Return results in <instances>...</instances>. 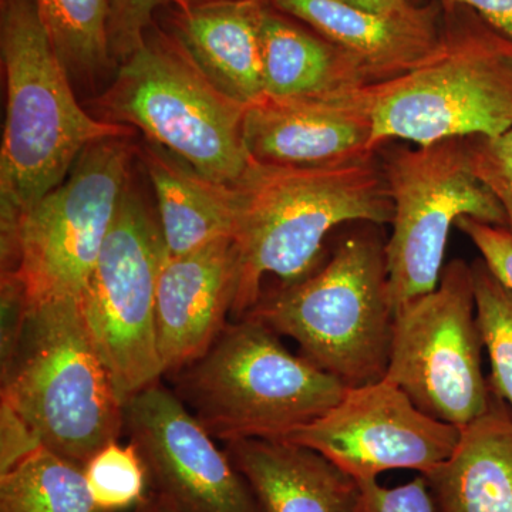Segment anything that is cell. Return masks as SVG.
<instances>
[{
	"instance_id": "d4e9b609",
	"label": "cell",
	"mask_w": 512,
	"mask_h": 512,
	"mask_svg": "<svg viewBox=\"0 0 512 512\" xmlns=\"http://www.w3.org/2000/svg\"><path fill=\"white\" fill-rule=\"evenodd\" d=\"M83 473L94 503L107 512L136 508L151 490L146 464L133 443L117 440L100 448Z\"/></svg>"
},
{
	"instance_id": "484cf974",
	"label": "cell",
	"mask_w": 512,
	"mask_h": 512,
	"mask_svg": "<svg viewBox=\"0 0 512 512\" xmlns=\"http://www.w3.org/2000/svg\"><path fill=\"white\" fill-rule=\"evenodd\" d=\"M471 171L497 198L512 234V128L500 136L464 138Z\"/></svg>"
},
{
	"instance_id": "ac0fdd59",
	"label": "cell",
	"mask_w": 512,
	"mask_h": 512,
	"mask_svg": "<svg viewBox=\"0 0 512 512\" xmlns=\"http://www.w3.org/2000/svg\"><path fill=\"white\" fill-rule=\"evenodd\" d=\"M248 481L261 512H355V478L312 448L275 440H239L225 446Z\"/></svg>"
},
{
	"instance_id": "ba28073f",
	"label": "cell",
	"mask_w": 512,
	"mask_h": 512,
	"mask_svg": "<svg viewBox=\"0 0 512 512\" xmlns=\"http://www.w3.org/2000/svg\"><path fill=\"white\" fill-rule=\"evenodd\" d=\"M379 156L393 202L386 262L396 312L437 288L448 235L460 218L507 228V217L471 171L464 138L414 148L383 147Z\"/></svg>"
},
{
	"instance_id": "d6a6232c",
	"label": "cell",
	"mask_w": 512,
	"mask_h": 512,
	"mask_svg": "<svg viewBox=\"0 0 512 512\" xmlns=\"http://www.w3.org/2000/svg\"><path fill=\"white\" fill-rule=\"evenodd\" d=\"M134 512H181L167 497L150 490L147 497L134 508Z\"/></svg>"
},
{
	"instance_id": "9a60e30c",
	"label": "cell",
	"mask_w": 512,
	"mask_h": 512,
	"mask_svg": "<svg viewBox=\"0 0 512 512\" xmlns=\"http://www.w3.org/2000/svg\"><path fill=\"white\" fill-rule=\"evenodd\" d=\"M232 238L188 254L165 256L158 275L157 345L163 377L204 355L229 322L237 292Z\"/></svg>"
},
{
	"instance_id": "cb8c5ba5",
	"label": "cell",
	"mask_w": 512,
	"mask_h": 512,
	"mask_svg": "<svg viewBox=\"0 0 512 512\" xmlns=\"http://www.w3.org/2000/svg\"><path fill=\"white\" fill-rule=\"evenodd\" d=\"M471 265L476 315L491 363V387L512 410V292L483 258Z\"/></svg>"
},
{
	"instance_id": "836d02e7",
	"label": "cell",
	"mask_w": 512,
	"mask_h": 512,
	"mask_svg": "<svg viewBox=\"0 0 512 512\" xmlns=\"http://www.w3.org/2000/svg\"><path fill=\"white\" fill-rule=\"evenodd\" d=\"M185 5L195 6L204 5V3H215V2H248V0H184ZM251 2L271 3L272 0H251Z\"/></svg>"
},
{
	"instance_id": "7402d4cb",
	"label": "cell",
	"mask_w": 512,
	"mask_h": 512,
	"mask_svg": "<svg viewBox=\"0 0 512 512\" xmlns=\"http://www.w3.org/2000/svg\"><path fill=\"white\" fill-rule=\"evenodd\" d=\"M0 512H107L94 503L83 467L40 447L0 476Z\"/></svg>"
},
{
	"instance_id": "2e32d148",
	"label": "cell",
	"mask_w": 512,
	"mask_h": 512,
	"mask_svg": "<svg viewBox=\"0 0 512 512\" xmlns=\"http://www.w3.org/2000/svg\"><path fill=\"white\" fill-rule=\"evenodd\" d=\"M286 15L340 47L359 67L367 86L396 79L412 70L439 42L443 6L379 13L342 0H272Z\"/></svg>"
},
{
	"instance_id": "3957f363",
	"label": "cell",
	"mask_w": 512,
	"mask_h": 512,
	"mask_svg": "<svg viewBox=\"0 0 512 512\" xmlns=\"http://www.w3.org/2000/svg\"><path fill=\"white\" fill-rule=\"evenodd\" d=\"M375 147L500 136L512 128V36L467 6L443 8L439 42L409 72L357 89Z\"/></svg>"
},
{
	"instance_id": "5bb4252c",
	"label": "cell",
	"mask_w": 512,
	"mask_h": 512,
	"mask_svg": "<svg viewBox=\"0 0 512 512\" xmlns=\"http://www.w3.org/2000/svg\"><path fill=\"white\" fill-rule=\"evenodd\" d=\"M244 137L254 163L275 167H326L379 153L357 89L332 99L265 96L248 107Z\"/></svg>"
},
{
	"instance_id": "f1b7e54d",
	"label": "cell",
	"mask_w": 512,
	"mask_h": 512,
	"mask_svg": "<svg viewBox=\"0 0 512 512\" xmlns=\"http://www.w3.org/2000/svg\"><path fill=\"white\" fill-rule=\"evenodd\" d=\"M456 227L470 238L488 268L512 292V234L504 227L485 224L471 217L460 218Z\"/></svg>"
},
{
	"instance_id": "5b68a950",
	"label": "cell",
	"mask_w": 512,
	"mask_h": 512,
	"mask_svg": "<svg viewBox=\"0 0 512 512\" xmlns=\"http://www.w3.org/2000/svg\"><path fill=\"white\" fill-rule=\"evenodd\" d=\"M173 392L215 440L284 441L336 406L346 387L293 355L249 316L229 320L210 349L170 377Z\"/></svg>"
},
{
	"instance_id": "ffe728a7",
	"label": "cell",
	"mask_w": 512,
	"mask_h": 512,
	"mask_svg": "<svg viewBox=\"0 0 512 512\" xmlns=\"http://www.w3.org/2000/svg\"><path fill=\"white\" fill-rule=\"evenodd\" d=\"M140 160L156 192L158 221L168 258L188 254L221 238L234 237L235 187L204 175L165 148L146 141Z\"/></svg>"
},
{
	"instance_id": "603a6c76",
	"label": "cell",
	"mask_w": 512,
	"mask_h": 512,
	"mask_svg": "<svg viewBox=\"0 0 512 512\" xmlns=\"http://www.w3.org/2000/svg\"><path fill=\"white\" fill-rule=\"evenodd\" d=\"M36 5L70 77L94 83L116 72L107 40L109 0H36Z\"/></svg>"
},
{
	"instance_id": "52a82bcc",
	"label": "cell",
	"mask_w": 512,
	"mask_h": 512,
	"mask_svg": "<svg viewBox=\"0 0 512 512\" xmlns=\"http://www.w3.org/2000/svg\"><path fill=\"white\" fill-rule=\"evenodd\" d=\"M94 103L101 120L138 128L215 183L235 187L252 163L244 137L249 106L218 90L157 25Z\"/></svg>"
},
{
	"instance_id": "44dd1931",
	"label": "cell",
	"mask_w": 512,
	"mask_h": 512,
	"mask_svg": "<svg viewBox=\"0 0 512 512\" xmlns=\"http://www.w3.org/2000/svg\"><path fill=\"white\" fill-rule=\"evenodd\" d=\"M265 96L318 100L367 86L356 63L301 20L266 3L261 18Z\"/></svg>"
},
{
	"instance_id": "7c38bea8",
	"label": "cell",
	"mask_w": 512,
	"mask_h": 512,
	"mask_svg": "<svg viewBox=\"0 0 512 512\" xmlns=\"http://www.w3.org/2000/svg\"><path fill=\"white\" fill-rule=\"evenodd\" d=\"M461 429L427 416L383 379L346 389L340 402L288 439L318 451L356 481L386 471L430 473L453 456Z\"/></svg>"
},
{
	"instance_id": "30bf717a",
	"label": "cell",
	"mask_w": 512,
	"mask_h": 512,
	"mask_svg": "<svg viewBox=\"0 0 512 512\" xmlns=\"http://www.w3.org/2000/svg\"><path fill=\"white\" fill-rule=\"evenodd\" d=\"M133 146L101 141L76 161L56 190L26 215L12 274L29 308L82 298L121 198L130 184Z\"/></svg>"
},
{
	"instance_id": "8fae6325",
	"label": "cell",
	"mask_w": 512,
	"mask_h": 512,
	"mask_svg": "<svg viewBox=\"0 0 512 512\" xmlns=\"http://www.w3.org/2000/svg\"><path fill=\"white\" fill-rule=\"evenodd\" d=\"M165 256L160 221L130 183L80 298L94 346L124 402L163 377L156 302Z\"/></svg>"
},
{
	"instance_id": "9c48e42d",
	"label": "cell",
	"mask_w": 512,
	"mask_h": 512,
	"mask_svg": "<svg viewBox=\"0 0 512 512\" xmlns=\"http://www.w3.org/2000/svg\"><path fill=\"white\" fill-rule=\"evenodd\" d=\"M483 349L471 265L454 259L433 292L394 312L384 379L427 416L463 429L487 413L493 399Z\"/></svg>"
},
{
	"instance_id": "8992f818",
	"label": "cell",
	"mask_w": 512,
	"mask_h": 512,
	"mask_svg": "<svg viewBox=\"0 0 512 512\" xmlns=\"http://www.w3.org/2000/svg\"><path fill=\"white\" fill-rule=\"evenodd\" d=\"M0 396L43 447L80 467L126 433V402L94 346L80 299L29 308L2 369Z\"/></svg>"
},
{
	"instance_id": "7a4b0ae2",
	"label": "cell",
	"mask_w": 512,
	"mask_h": 512,
	"mask_svg": "<svg viewBox=\"0 0 512 512\" xmlns=\"http://www.w3.org/2000/svg\"><path fill=\"white\" fill-rule=\"evenodd\" d=\"M235 191L234 319L244 318L258 302L265 276L295 284L320 268L328 258L323 242L333 229L393 220L379 153L326 167H275L252 161Z\"/></svg>"
},
{
	"instance_id": "277c9868",
	"label": "cell",
	"mask_w": 512,
	"mask_h": 512,
	"mask_svg": "<svg viewBox=\"0 0 512 512\" xmlns=\"http://www.w3.org/2000/svg\"><path fill=\"white\" fill-rule=\"evenodd\" d=\"M380 227L362 222L308 278L262 289L245 315L295 340L346 389L380 382L389 366L394 309Z\"/></svg>"
},
{
	"instance_id": "4dcf8cb0",
	"label": "cell",
	"mask_w": 512,
	"mask_h": 512,
	"mask_svg": "<svg viewBox=\"0 0 512 512\" xmlns=\"http://www.w3.org/2000/svg\"><path fill=\"white\" fill-rule=\"evenodd\" d=\"M443 8L448 6H467L476 10L495 28L512 36V0H439Z\"/></svg>"
},
{
	"instance_id": "d6986e66",
	"label": "cell",
	"mask_w": 512,
	"mask_h": 512,
	"mask_svg": "<svg viewBox=\"0 0 512 512\" xmlns=\"http://www.w3.org/2000/svg\"><path fill=\"white\" fill-rule=\"evenodd\" d=\"M424 478L437 512H512L508 403L493 390L488 412L461 429L453 456Z\"/></svg>"
},
{
	"instance_id": "4fadbf2b",
	"label": "cell",
	"mask_w": 512,
	"mask_h": 512,
	"mask_svg": "<svg viewBox=\"0 0 512 512\" xmlns=\"http://www.w3.org/2000/svg\"><path fill=\"white\" fill-rule=\"evenodd\" d=\"M151 490L181 512H261L248 481L173 390L157 382L124 406Z\"/></svg>"
},
{
	"instance_id": "f546056e",
	"label": "cell",
	"mask_w": 512,
	"mask_h": 512,
	"mask_svg": "<svg viewBox=\"0 0 512 512\" xmlns=\"http://www.w3.org/2000/svg\"><path fill=\"white\" fill-rule=\"evenodd\" d=\"M43 447L9 404L0 402V476Z\"/></svg>"
},
{
	"instance_id": "83f0119b",
	"label": "cell",
	"mask_w": 512,
	"mask_h": 512,
	"mask_svg": "<svg viewBox=\"0 0 512 512\" xmlns=\"http://www.w3.org/2000/svg\"><path fill=\"white\" fill-rule=\"evenodd\" d=\"M360 494L355 512H437L426 478L399 487H383L377 480L357 481Z\"/></svg>"
},
{
	"instance_id": "4316f807",
	"label": "cell",
	"mask_w": 512,
	"mask_h": 512,
	"mask_svg": "<svg viewBox=\"0 0 512 512\" xmlns=\"http://www.w3.org/2000/svg\"><path fill=\"white\" fill-rule=\"evenodd\" d=\"M185 6L184 0H109L107 40L114 64L119 67L143 46L158 9Z\"/></svg>"
},
{
	"instance_id": "6da1fadb",
	"label": "cell",
	"mask_w": 512,
	"mask_h": 512,
	"mask_svg": "<svg viewBox=\"0 0 512 512\" xmlns=\"http://www.w3.org/2000/svg\"><path fill=\"white\" fill-rule=\"evenodd\" d=\"M0 52L6 84L0 242L2 272H10L26 215L66 180L87 148L130 137L134 128L96 119L80 106L36 0H0Z\"/></svg>"
},
{
	"instance_id": "1f68e13d",
	"label": "cell",
	"mask_w": 512,
	"mask_h": 512,
	"mask_svg": "<svg viewBox=\"0 0 512 512\" xmlns=\"http://www.w3.org/2000/svg\"><path fill=\"white\" fill-rule=\"evenodd\" d=\"M342 2L356 8L372 10V12L399 13L424 8L433 0H342Z\"/></svg>"
},
{
	"instance_id": "e0dca14e",
	"label": "cell",
	"mask_w": 512,
	"mask_h": 512,
	"mask_svg": "<svg viewBox=\"0 0 512 512\" xmlns=\"http://www.w3.org/2000/svg\"><path fill=\"white\" fill-rule=\"evenodd\" d=\"M266 3L170 8L168 29L218 90L245 106L265 97L261 18Z\"/></svg>"
}]
</instances>
